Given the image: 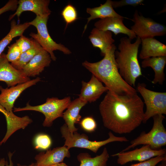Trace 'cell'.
Returning a JSON list of instances; mask_svg holds the SVG:
<instances>
[{"label": "cell", "instance_id": "11", "mask_svg": "<svg viewBox=\"0 0 166 166\" xmlns=\"http://www.w3.org/2000/svg\"><path fill=\"white\" fill-rule=\"evenodd\" d=\"M41 81V78H36L24 83L10 88H3L0 86V105L7 111L13 112L15 101L21 94L28 88L36 85Z\"/></svg>", "mask_w": 166, "mask_h": 166}, {"label": "cell", "instance_id": "34", "mask_svg": "<svg viewBox=\"0 0 166 166\" xmlns=\"http://www.w3.org/2000/svg\"><path fill=\"white\" fill-rule=\"evenodd\" d=\"M13 153L9 152L8 153V156L9 160V164L7 160H6L4 158H1L0 160V166H14L12 157Z\"/></svg>", "mask_w": 166, "mask_h": 166}, {"label": "cell", "instance_id": "29", "mask_svg": "<svg viewBox=\"0 0 166 166\" xmlns=\"http://www.w3.org/2000/svg\"><path fill=\"white\" fill-rule=\"evenodd\" d=\"M8 48L7 53L6 54V57L9 62L12 63L19 58L22 52L16 43L12 44Z\"/></svg>", "mask_w": 166, "mask_h": 166}, {"label": "cell", "instance_id": "26", "mask_svg": "<svg viewBox=\"0 0 166 166\" xmlns=\"http://www.w3.org/2000/svg\"><path fill=\"white\" fill-rule=\"evenodd\" d=\"M61 14L66 23V28L68 25L74 22L78 18L76 8L70 4L67 5L64 7Z\"/></svg>", "mask_w": 166, "mask_h": 166}, {"label": "cell", "instance_id": "31", "mask_svg": "<svg viewBox=\"0 0 166 166\" xmlns=\"http://www.w3.org/2000/svg\"><path fill=\"white\" fill-rule=\"evenodd\" d=\"M166 160V155L159 156L138 163L132 164L129 166H156L160 162Z\"/></svg>", "mask_w": 166, "mask_h": 166}, {"label": "cell", "instance_id": "20", "mask_svg": "<svg viewBox=\"0 0 166 166\" xmlns=\"http://www.w3.org/2000/svg\"><path fill=\"white\" fill-rule=\"evenodd\" d=\"M142 47L139 54L141 59L166 56V45L155 39L150 38L141 39Z\"/></svg>", "mask_w": 166, "mask_h": 166}, {"label": "cell", "instance_id": "4", "mask_svg": "<svg viewBox=\"0 0 166 166\" xmlns=\"http://www.w3.org/2000/svg\"><path fill=\"white\" fill-rule=\"evenodd\" d=\"M60 131L62 137L65 140L64 146L69 149L73 147L84 148L96 153L100 148L109 143L128 141L126 137L116 136L110 131L108 133L109 138L107 139L101 141H92L89 139L88 136L85 134H80L77 131L71 134L65 124L61 126Z\"/></svg>", "mask_w": 166, "mask_h": 166}, {"label": "cell", "instance_id": "21", "mask_svg": "<svg viewBox=\"0 0 166 166\" xmlns=\"http://www.w3.org/2000/svg\"><path fill=\"white\" fill-rule=\"evenodd\" d=\"M166 64V56L152 57L143 59L141 62V67H151L155 73L152 83L162 85L165 80L164 70Z\"/></svg>", "mask_w": 166, "mask_h": 166}, {"label": "cell", "instance_id": "22", "mask_svg": "<svg viewBox=\"0 0 166 166\" xmlns=\"http://www.w3.org/2000/svg\"><path fill=\"white\" fill-rule=\"evenodd\" d=\"M86 12L90 16L87 18V22L85 26L83 33L86 29L89 22L92 20L97 18L102 19L108 17H123L115 11L112 6V1L110 0H107L105 3L101 4L98 7L88 8Z\"/></svg>", "mask_w": 166, "mask_h": 166}, {"label": "cell", "instance_id": "32", "mask_svg": "<svg viewBox=\"0 0 166 166\" xmlns=\"http://www.w3.org/2000/svg\"><path fill=\"white\" fill-rule=\"evenodd\" d=\"M144 2L143 0H122L117 1H112V4L113 8L127 5L135 7L139 5H143Z\"/></svg>", "mask_w": 166, "mask_h": 166}, {"label": "cell", "instance_id": "10", "mask_svg": "<svg viewBox=\"0 0 166 166\" xmlns=\"http://www.w3.org/2000/svg\"><path fill=\"white\" fill-rule=\"evenodd\" d=\"M165 148L157 150L151 149L148 145H145L139 148L128 152H120L112 155L117 156V163L123 165L133 161L142 162L153 157L165 155Z\"/></svg>", "mask_w": 166, "mask_h": 166}, {"label": "cell", "instance_id": "23", "mask_svg": "<svg viewBox=\"0 0 166 166\" xmlns=\"http://www.w3.org/2000/svg\"><path fill=\"white\" fill-rule=\"evenodd\" d=\"M109 155L106 148H105L100 155L92 157L87 153H81L77 156L80 162V166H106Z\"/></svg>", "mask_w": 166, "mask_h": 166}, {"label": "cell", "instance_id": "7", "mask_svg": "<svg viewBox=\"0 0 166 166\" xmlns=\"http://www.w3.org/2000/svg\"><path fill=\"white\" fill-rule=\"evenodd\" d=\"M48 18L49 17L36 16L33 21L28 22L30 25L35 27L37 30V34L31 32L30 35L49 53L52 60L55 61L56 57L53 53L54 51L58 50L65 54H69L71 52L63 45L57 43L51 38L47 26Z\"/></svg>", "mask_w": 166, "mask_h": 166}, {"label": "cell", "instance_id": "24", "mask_svg": "<svg viewBox=\"0 0 166 166\" xmlns=\"http://www.w3.org/2000/svg\"><path fill=\"white\" fill-rule=\"evenodd\" d=\"M30 26L28 22L17 24L15 20L12 21L9 32L0 41V57L6 47L13 39L17 37L23 35V33Z\"/></svg>", "mask_w": 166, "mask_h": 166}, {"label": "cell", "instance_id": "30", "mask_svg": "<svg viewBox=\"0 0 166 166\" xmlns=\"http://www.w3.org/2000/svg\"><path fill=\"white\" fill-rule=\"evenodd\" d=\"M79 123L82 128L88 132H93L97 128L96 122L94 118L91 117L84 118Z\"/></svg>", "mask_w": 166, "mask_h": 166}, {"label": "cell", "instance_id": "19", "mask_svg": "<svg viewBox=\"0 0 166 166\" xmlns=\"http://www.w3.org/2000/svg\"><path fill=\"white\" fill-rule=\"evenodd\" d=\"M89 38L93 46L99 48L104 56L115 42L111 32L100 30L96 28L92 29Z\"/></svg>", "mask_w": 166, "mask_h": 166}, {"label": "cell", "instance_id": "18", "mask_svg": "<svg viewBox=\"0 0 166 166\" xmlns=\"http://www.w3.org/2000/svg\"><path fill=\"white\" fill-rule=\"evenodd\" d=\"M87 103L77 98L71 101L66 111L63 113L62 117L71 134L77 131L78 128L75 127V124L80 122L81 117L80 111Z\"/></svg>", "mask_w": 166, "mask_h": 166}, {"label": "cell", "instance_id": "2", "mask_svg": "<svg viewBox=\"0 0 166 166\" xmlns=\"http://www.w3.org/2000/svg\"><path fill=\"white\" fill-rule=\"evenodd\" d=\"M116 49L113 44L102 60L94 63L85 61L82 65L103 83L108 91L118 94L136 93V90L127 84L119 73L115 58Z\"/></svg>", "mask_w": 166, "mask_h": 166}, {"label": "cell", "instance_id": "16", "mask_svg": "<svg viewBox=\"0 0 166 166\" xmlns=\"http://www.w3.org/2000/svg\"><path fill=\"white\" fill-rule=\"evenodd\" d=\"M81 84L82 88L79 98L87 102L95 101L104 92L108 91L107 88L93 75L89 82L82 81Z\"/></svg>", "mask_w": 166, "mask_h": 166}, {"label": "cell", "instance_id": "13", "mask_svg": "<svg viewBox=\"0 0 166 166\" xmlns=\"http://www.w3.org/2000/svg\"><path fill=\"white\" fill-rule=\"evenodd\" d=\"M49 0H20L18 1V7L15 12L10 16L9 21L15 16L19 18L22 13L30 11L35 13L36 16L49 17L51 11L49 8Z\"/></svg>", "mask_w": 166, "mask_h": 166}, {"label": "cell", "instance_id": "35", "mask_svg": "<svg viewBox=\"0 0 166 166\" xmlns=\"http://www.w3.org/2000/svg\"><path fill=\"white\" fill-rule=\"evenodd\" d=\"M0 112L4 115L6 119H8L10 118L13 114V112H10L7 111L1 105H0Z\"/></svg>", "mask_w": 166, "mask_h": 166}, {"label": "cell", "instance_id": "38", "mask_svg": "<svg viewBox=\"0 0 166 166\" xmlns=\"http://www.w3.org/2000/svg\"><path fill=\"white\" fill-rule=\"evenodd\" d=\"M163 163H162L158 166H166V161H163Z\"/></svg>", "mask_w": 166, "mask_h": 166}, {"label": "cell", "instance_id": "14", "mask_svg": "<svg viewBox=\"0 0 166 166\" xmlns=\"http://www.w3.org/2000/svg\"><path fill=\"white\" fill-rule=\"evenodd\" d=\"M124 18L129 19L124 17H108L100 19L95 23L94 26L95 28L99 30L113 32L115 35L119 34H126L132 40L136 38L137 36L133 32L124 24Z\"/></svg>", "mask_w": 166, "mask_h": 166}, {"label": "cell", "instance_id": "27", "mask_svg": "<svg viewBox=\"0 0 166 166\" xmlns=\"http://www.w3.org/2000/svg\"><path fill=\"white\" fill-rule=\"evenodd\" d=\"M16 44L20 48L22 53L35 47L38 43L33 38H29L22 35L16 40Z\"/></svg>", "mask_w": 166, "mask_h": 166}, {"label": "cell", "instance_id": "15", "mask_svg": "<svg viewBox=\"0 0 166 166\" xmlns=\"http://www.w3.org/2000/svg\"><path fill=\"white\" fill-rule=\"evenodd\" d=\"M70 154L67 148L63 146L42 152L37 155L35 159L39 166H52L62 162L65 157L69 158Z\"/></svg>", "mask_w": 166, "mask_h": 166}, {"label": "cell", "instance_id": "37", "mask_svg": "<svg viewBox=\"0 0 166 166\" xmlns=\"http://www.w3.org/2000/svg\"><path fill=\"white\" fill-rule=\"evenodd\" d=\"M18 166H39L36 163H32L29 165H22L20 164H18Z\"/></svg>", "mask_w": 166, "mask_h": 166}, {"label": "cell", "instance_id": "28", "mask_svg": "<svg viewBox=\"0 0 166 166\" xmlns=\"http://www.w3.org/2000/svg\"><path fill=\"white\" fill-rule=\"evenodd\" d=\"M35 148L46 150L48 148L51 144V140L49 136L45 134H40L37 136L35 139Z\"/></svg>", "mask_w": 166, "mask_h": 166}, {"label": "cell", "instance_id": "6", "mask_svg": "<svg viewBox=\"0 0 166 166\" xmlns=\"http://www.w3.org/2000/svg\"><path fill=\"white\" fill-rule=\"evenodd\" d=\"M152 117L153 124L151 130L148 133L142 132L121 152L126 151L140 144L148 145L154 150L160 149L166 145V130L163 124L165 117L162 114L156 115Z\"/></svg>", "mask_w": 166, "mask_h": 166}, {"label": "cell", "instance_id": "9", "mask_svg": "<svg viewBox=\"0 0 166 166\" xmlns=\"http://www.w3.org/2000/svg\"><path fill=\"white\" fill-rule=\"evenodd\" d=\"M132 20L134 24L131 27V30L141 39L164 36L166 34L165 26L151 18L140 15L137 10L135 11Z\"/></svg>", "mask_w": 166, "mask_h": 166}, {"label": "cell", "instance_id": "25", "mask_svg": "<svg viewBox=\"0 0 166 166\" xmlns=\"http://www.w3.org/2000/svg\"><path fill=\"white\" fill-rule=\"evenodd\" d=\"M42 49L38 43L34 48L22 53L19 58L11 64L16 69L22 70L24 66Z\"/></svg>", "mask_w": 166, "mask_h": 166}, {"label": "cell", "instance_id": "5", "mask_svg": "<svg viewBox=\"0 0 166 166\" xmlns=\"http://www.w3.org/2000/svg\"><path fill=\"white\" fill-rule=\"evenodd\" d=\"M71 102L69 97L61 99L55 97L48 98L46 101L42 104L32 106L28 103L25 107H15L13 110L14 112L31 110L41 113L45 117L43 126L49 127L52 126L55 120L62 117L63 111L67 109Z\"/></svg>", "mask_w": 166, "mask_h": 166}, {"label": "cell", "instance_id": "1", "mask_svg": "<svg viewBox=\"0 0 166 166\" xmlns=\"http://www.w3.org/2000/svg\"><path fill=\"white\" fill-rule=\"evenodd\" d=\"M144 103L137 93L118 94L108 91L99 105L104 126L119 134L131 133L143 122Z\"/></svg>", "mask_w": 166, "mask_h": 166}, {"label": "cell", "instance_id": "36", "mask_svg": "<svg viewBox=\"0 0 166 166\" xmlns=\"http://www.w3.org/2000/svg\"><path fill=\"white\" fill-rule=\"evenodd\" d=\"M52 166H68L65 163L61 162V163L56 164Z\"/></svg>", "mask_w": 166, "mask_h": 166}, {"label": "cell", "instance_id": "3", "mask_svg": "<svg viewBox=\"0 0 166 166\" xmlns=\"http://www.w3.org/2000/svg\"><path fill=\"white\" fill-rule=\"evenodd\" d=\"M127 37L121 38L118 50L115 53V61L120 75L129 85L135 86L136 79L142 75L138 59V49L141 39L136 37L135 41Z\"/></svg>", "mask_w": 166, "mask_h": 166}, {"label": "cell", "instance_id": "17", "mask_svg": "<svg viewBox=\"0 0 166 166\" xmlns=\"http://www.w3.org/2000/svg\"><path fill=\"white\" fill-rule=\"evenodd\" d=\"M49 53L44 49L37 54L23 68L22 70L28 77L38 75L49 66L52 61Z\"/></svg>", "mask_w": 166, "mask_h": 166}, {"label": "cell", "instance_id": "8", "mask_svg": "<svg viewBox=\"0 0 166 166\" xmlns=\"http://www.w3.org/2000/svg\"><path fill=\"white\" fill-rule=\"evenodd\" d=\"M137 89L143 97L146 107L143 123H146L149 119L156 115L166 114V92L150 90L146 88L143 83H139Z\"/></svg>", "mask_w": 166, "mask_h": 166}, {"label": "cell", "instance_id": "12", "mask_svg": "<svg viewBox=\"0 0 166 166\" xmlns=\"http://www.w3.org/2000/svg\"><path fill=\"white\" fill-rule=\"evenodd\" d=\"M22 70L14 68L2 53L0 57V81L4 82L8 87L14 86L30 80Z\"/></svg>", "mask_w": 166, "mask_h": 166}, {"label": "cell", "instance_id": "33", "mask_svg": "<svg viewBox=\"0 0 166 166\" xmlns=\"http://www.w3.org/2000/svg\"><path fill=\"white\" fill-rule=\"evenodd\" d=\"M18 2L17 0H9L5 6L0 8V15L8 11L16 10L18 6Z\"/></svg>", "mask_w": 166, "mask_h": 166}]
</instances>
